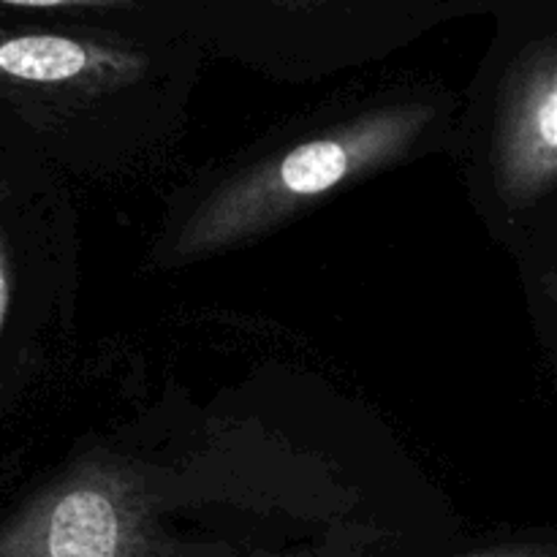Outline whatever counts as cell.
Masks as SVG:
<instances>
[{
    "mask_svg": "<svg viewBox=\"0 0 557 557\" xmlns=\"http://www.w3.org/2000/svg\"><path fill=\"white\" fill-rule=\"evenodd\" d=\"M433 117L428 103H389L245 169L190 212L172 259L199 261L270 232L310 201L400 161Z\"/></svg>",
    "mask_w": 557,
    "mask_h": 557,
    "instance_id": "cell-1",
    "label": "cell"
},
{
    "mask_svg": "<svg viewBox=\"0 0 557 557\" xmlns=\"http://www.w3.org/2000/svg\"><path fill=\"white\" fill-rule=\"evenodd\" d=\"M0 557H190L147 522L139 490L112 462L85 460L0 525Z\"/></svg>",
    "mask_w": 557,
    "mask_h": 557,
    "instance_id": "cell-2",
    "label": "cell"
},
{
    "mask_svg": "<svg viewBox=\"0 0 557 557\" xmlns=\"http://www.w3.org/2000/svg\"><path fill=\"white\" fill-rule=\"evenodd\" d=\"M147 65V54L112 38L0 25V101L16 109L103 96L139 82Z\"/></svg>",
    "mask_w": 557,
    "mask_h": 557,
    "instance_id": "cell-3",
    "label": "cell"
},
{
    "mask_svg": "<svg viewBox=\"0 0 557 557\" xmlns=\"http://www.w3.org/2000/svg\"><path fill=\"white\" fill-rule=\"evenodd\" d=\"M493 169L511 207L531 205L557 183V36L528 49L506 79Z\"/></svg>",
    "mask_w": 557,
    "mask_h": 557,
    "instance_id": "cell-4",
    "label": "cell"
},
{
    "mask_svg": "<svg viewBox=\"0 0 557 557\" xmlns=\"http://www.w3.org/2000/svg\"><path fill=\"white\" fill-rule=\"evenodd\" d=\"M134 3L136 0H0L3 9L27 11H114Z\"/></svg>",
    "mask_w": 557,
    "mask_h": 557,
    "instance_id": "cell-5",
    "label": "cell"
},
{
    "mask_svg": "<svg viewBox=\"0 0 557 557\" xmlns=\"http://www.w3.org/2000/svg\"><path fill=\"white\" fill-rule=\"evenodd\" d=\"M11 294H14V270H11L9 237H5V228L0 223V335H3L5 321H9Z\"/></svg>",
    "mask_w": 557,
    "mask_h": 557,
    "instance_id": "cell-6",
    "label": "cell"
},
{
    "mask_svg": "<svg viewBox=\"0 0 557 557\" xmlns=\"http://www.w3.org/2000/svg\"><path fill=\"white\" fill-rule=\"evenodd\" d=\"M466 557H557V544L542 542H517V544H498V547L479 549Z\"/></svg>",
    "mask_w": 557,
    "mask_h": 557,
    "instance_id": "cell-7",
    "label": "cell"
}]
</instances>
